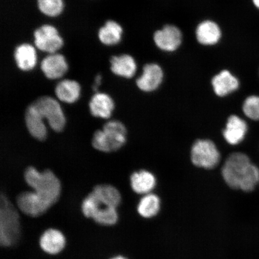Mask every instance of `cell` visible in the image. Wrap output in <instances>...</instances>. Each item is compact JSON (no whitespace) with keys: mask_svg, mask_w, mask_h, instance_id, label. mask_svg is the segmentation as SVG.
Returning <instances> with one entry per match:
<instances>
[{"mask_svg":"<svg viewBox=\"0 0 259 259\" xmlns=\"http://www.w3.org/2000/svg\"><path fill=\"white\" fill-rule=\"evenodd\" d=\"M122 28L120 25L113 21L106 22L104 27L100 29L99 38L106 45L117 44L121 40Z\"/></svg>","mask_w":259,"mask_h":259,"instance_id":"cell-24","label":"cell"},{"mask_svg":"<svg viewBox=\"0 0 259 259\" xmlns=\"http://www.w3.org/2000/svg\"><path fill=\"white\" fill-rule=\"evenodd\" d=\"M37 3L40 11L51 17L59 15L63 11V0H37Z\"/></svg>","mask_w":259,"mask_h":259,"instance_id":"cell-26","label":"cell"},{"mask_svg":"<svg viewBox=\"0 0 259 259\" xmlns=\"http://www.w3.org/2000/svg\"><path fill=\"white\" fill-rule=\"evenodd\" d=\"M248 131V125L244 119L236 115L229 116L223 137L228 144L236 145L244 141Z\"/></svg>","mask_w":259,"mask_h":259,"instance_id":"cell-13","label":"cell"},{"mask_svg":"<svg viewBox=\"0 0 259 259\" xmlns=\"http://www.w3.org/2000/svg\"><path fill=\"white\" fill-rule=\"evenodd\" d=\"M252 5L259 11V0H252Z\"/></svg>","mask_w":259,"mask_h":259,"instance_id":"cell-31","label":"cell"},{"mask_svg":"<svg viewBox=\"0 0 259 259\" xmlns=\"http://www.w3.org/2000/svg\"><path fill=\"white\" fill-rule=\"evenodd\" d=\"M191 158L196 166L211 169L219 163L220 154L213 142L201 139L193 144L191 151Z\"/></svg>","mask_w":259,"mask_h":259,"instance_id":"cell-7","label":"cell"},{"mask_svg":"<svg viewBox=\"0 0 259 259\" xmlns=\"http://www.w3.org/2000/svg\"><path fill=\"white\" fill-rule=\"evenodd\" d=\"M89 107L93 116L108 119L111 117L114 110L115 104L109 95L105 93H97L91 99Z\"/></svg>","mask_w":259,"mask_h":259,"instance_id":"cell-17","label":"cell"},{"mask_svg":"<svg viewBox=\"0 0 259 259\" xmlns=\"http://www.w3.org/2000/svg\"><path fill=\"white\" fill-rule=\"evenodd\" d=\"M22 235V225L17 209L4 194L0 206V247L11 248L17 245Z\"/></svg>","mask_w":259,"mask_h":259,"instance_id":"cell-1","label":"cell"},{"mask_svg":"<svg viewBox=\"0 0 259 259\" xmlns=\"http://www.w3.org/2000/svg\"><path fill=\"white\" fill-rule=\"evenodd\" d=\"M14 57L19 69L23 71L34 69L37 63L35 49L31 45L27 44H22L16 47Z\"/></svg>","mask_w":259,"mask_h":259,"instance_id":"cell-20","label":"cell"},{"mask_svg":"<svg viewBox=\"0 0 259 259\" xmlns=\"http://www.w3.org/2000/svg\"><path fill=\"white\" fill-rule=\"evenodd\" d=\"M252 164L250 158L244 153H235L230 155L222 168V176L227 185L239 190Z\"/></svg>","mask_w":259,"mask_h":259,"instance_id":"cell-5","label":"cell"},{"mask_svg":"<svg viewBox=\"0 0 259 259\" xmlns=\"http://www.w3.org/2000/svg\"><path fill=\"white\" fill-rule=\"evenodd\" d=\"M81 211L84 218L92 220L100 226L109 228L118 222L117 208L110 206L92 192L83 200Z\"/></svg>","mask_w":259,"mask_h":259,"instance_id":"cell-3","label":"cell"},{"mask_svg":"<svg viewBox=\"0 0 259 259\" xmlns=\"http://www.w3.org/2000/svg\"><path fill=\"white\" fill-rule=\"evenodd\" d=\"M55 93L61 101L73 103L79 98L80 87L75 80H63L57 84Z\"/></svg>","mask_w":259,"mask_h":259,"instance_id":"cell-22","label":"cell"},{"mask_svg":"<svg viewBox=\"0 0 259 259\" xmlns=\"http://www.w3.org/2000/svg\"><path fill=\"white\" fill-rule=\"evenodd\" d=\"M160 200L153 193L145 194L139 201L137 210L139 215L144 219L154 218L159 212Z\"/></svg>","mask_w":259,"mask_h":259,"instance_id":"cell-23","label":"cell"},{"mask_svg":"<svg viewBox=\"0 0 259 259\" xmlns=\"http://www.w3.org/2000/svg\"><path fill=\"white\" fill-rule=\"evenodd\" d=\"M127 140V130L119 121L106 122L102 130H98L92 139L93 147L97 150L110 153L119 150Z\"/></svg>","mask_w":259,"mask_h":259,"instance_id":"cell-4","label":"cell"},{"mask_svg":"<svg viewBox=\"0 0 259 259\" xmlns=\"http://www.w3.org/2000/svg\"><path fill=\"white\" fill-rule=\"evenodd\" d=\"M92 192L115 208H117L121 202V194L115 187L108 184H102L94 188Z\"/></svg>","mask_w":259,"mask_h":259,"instance_id":"cell-25","label":"cell"},{"mask_svg":"<svg viewBox=\"0 0 259 259\" xmlns=\"http://www.w3.org/2000/svg\"><path fill=\"white\" fill-rule=\"evenodd\" d=\"M242 111L249 119L259 120V96L251 95L246 98L243 103Z\"/></svg>","mask_w":259,"mask_h":259,"instance_id":"cell-27","label":"cell"},{"mask_svg":"<svg viewBox=\"0 0 259 259\" xmlns=\"http://www.w3.org/2000/svg\"><path fill=\"white\" fill-rule=\"evenodd\" d=\"M131 184L133 190L139 194L151 193L156 185V179L150 171L142 170L136 171L131 177Z\"/></svg>","mask_w":259,"mask_h":259,"instance_id":"cell-19","label":"cell"},{"mask_svg":"<svg viewBox=\"0 0 259 259\" xmlns=\"http://www.w3.org/2000/svg\"><path fill=\"white\" fill-rule=\"evenodd\" d=\"M41 69L47 78L56 79L66 73L68 66L63 55L54 53L42 60Z\"/></svg>","mask_w":259,"mask_h":259,"instance_id":"cell-15","label":"cell"},{"mask_svg":"<svg viewBox=\"0 0 259 259\" xmlns=\"http://www.w3.org/2000/svg\"><path fill=\"white\" fill-rule=\"evenodd\" d=\"M38 245L44 254L57 256L66 248L67 239L61 230L50 227L41 232L38 239Z\"/></svg>","mask_w":259,"mask_h":259,"instance_id":"cell-8","label":"cell"},{"mask_svg":"<svg viewBox=\"0 0 259 259\" xmlns=\"http://www.w3.org/2000/svg\"><path fill=\"white\" fill-rule=\"evenodd\" d=\"M34 44L38 50L54 54L62 47L63 40L57 29L50 25H44L34 31Z\"/></svg>","mask_w":259,"mask_h":259,"instance_id":"cell-10","label":"cell"},{"mask_svg":"<svg viewBox=\"0 0 259 259\" xmlns=\"http://www.w3.org/2000/svg\"><path fill=\"white\" fill-rule=\"evenodd\" d=\"M108 259H129L128 257L125 256V255L121 254H116L112 255Z\"/></svg>","mask_w":259,"mask_h":259,"instance_id":"cell-30","label":"cell"},{"mask_svg":"<svg viewBox=\"0 0 259 259\" xmlns=\"http://www.w3.org/2000/svg\"><path fill=\"white\" fill-rule=\"evenodd\" d=\"M163 78V70L158 64H148L145 65L143 73L137 80V86L143 92H153L160 85Z\"/></svg>","mask_w":259,"mask_h":259,"instance_id":"cell-12","label":"cell"},{"mask_svg":"<svg viewBox=\"0 0 259 259\" xmlns=\"http://www.w3.org/2000/svg\"><path fill=\"white\" fill-rule=\"evenodd\" d=\"M196 34L197 41L206 46L218 44L222 37L219 26L210 20L204 21L197 26Z\"/></svg>","mask_w":259,"mask_h":259,"instance_id":"cell-18","label":"cell"},{"mask_svg":"<svg viewBox=\"0 0 259 259\" xmlns=\"http://www.w3.org/2000/svg\"><path fill=\"white\" fill-rule=\"evenodd\" d=\"M25 121L28 131L32 137L41 141L47 139L48 132L44 119L32 103L26 110Z\"/></svg>","mask_w":259,"mask_h":259,"instance_id":"cell-14","label":"cell"},{"mask_svg":"<svg viewBox=\"0 0 259 259\" xmlns=\"http://www.w3.org/2000/svg\"><path fill=\"white\" fill-rule=\"evenodd\" d=\"M26 183L42 198L53 206L57 203L61 192V183L53 171H38L34 167H28L25 171Z\"/></svg>","mask_w":259,"mask_h":259,"instance_id":"cell-2","label":"cell"},{"mask_svg":"<svg viewBox=\"0 0 259 259\" xmlns=\"http://www.w3.org/2000/svg\"><path fill=\"white\" fill-rule=\"evenodd\" d=\"M102 79V76L101 75H100V74H98L96 77L95 80V85H93V90L95 91V92H97V89H98V87L99 85H100V82H101Z\"/></svg>","mask_w":259,"mask_h":259,"instance_id":"cell-29","label":"cell"},{"mask_svg":"<svg viewBox=\"0 0 259 259\" xmlns=\"http://www.w3.org/2000/svg\"><path fill=\"white\" fill-rule=\"evenodd\" d=\"M182 33L174 25H166L155 32L154 40L160 50L166 52L176 51L182 42Z\"/></svg>","mask_w":259,"mask_h":259,"instance_id":"cell-11","label":"cell"},{"mask_svg":"<svg viewBox=\"0 0 259 259\" xmlns=\"http://www.w3.org/2000/svg\"><path fill=\"white\" fill-rule=\"evenodd\" d=\"M16 204L22 213L33 219L44 215L53 206L34 191L19 194Z\"/></svg>","mask_w":259,"mask_h":259,"instance_id":"cell-9","label":"cell"},{"mask_svg":"<svg viewBox=\"0 0 259 259\" xmlns=\"http://www.w3.org/2000/svg\"><path fill=\"white\" fill-rule=\"evenodd\" d=\"M42 118L56 132H62L66 124V116L59 103L50 96L40 97L32 102Z\"/></svg>","mask_w":259,"mask_h":259,"instance_id":"cell-6","label":"cell"},{"mask_svg":"<svg viewBox=\"0 0 259 259\" xmlns=\"http://www.w3.org/2000/svg\"><path fill=\"white\" fill-rule=\"evenodd\" d=\"M212 85L217 95L224 97L238 90L240 83L237 77L225 70L213 77Z\"/></svg>","mask_w":259,"mask_h":259,"instance_id":"cell-16","label":"cell"},{"mask_svg":"<svg viewBox=\"0 0 259 259\" xmlns=\"http://www.w3.org/2000/svg\"><path fill=\"white\" fill-rule=\"evenodd\" d=\"M259 183V169L255 165L252 164L247 176L242 181L239 190L250 192L255 189Z\"/></svg>","mask_w":259,"mask_h":259,"instance_id":"cell-28","label":"cell"},{"mask_svg":"<svg viewBox=\"0 0 259 259\" xmlns=\"http://www.w3.org/2000/svg\"><path fill=\"white\" fill-rule=\"evenodd\" d=\"M111 64V69L113 73L126 78L134 76L137 69L134 58L127 54L112 57Z\"/></svg>","mask_w":259,"mask_h":259,"instance_id":"cell-21","label":"cell"}]
</instances>
